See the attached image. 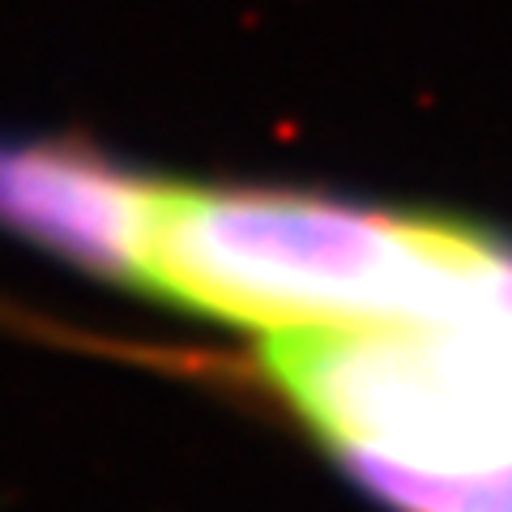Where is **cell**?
<instances>
[{
	"instance_id": "cell-1",
	"label": "cell",
	"mask_w": 512,
	"mask_h": 512,
	"mask_svg": "<svg viewBox=\"0 0 512 512\" xmlns=\"http://www.w3.org/2000/svg\"><path fill=\"white\" fill-rule=\"evenodd\" d=\"M508 256L444 214L150 180L137 291L256 333L397 325L491 299Z\"/></svg>"
},
{
	"instance_id": "cell-2",
	"label": "cell",
	"mask_w": 512,
	"mask_h": 512,
	"mask_svg": "<svg viewBox=\"0 0 512 512\" xmlns=\"http://www.w3.org/2000/svg\"><path fill=\"white\" fill-rule=\"evenodd\" d=\"M278 393L393 512H512V256L440 320L261 333Z\"/></svg>"
}]
</instances>
